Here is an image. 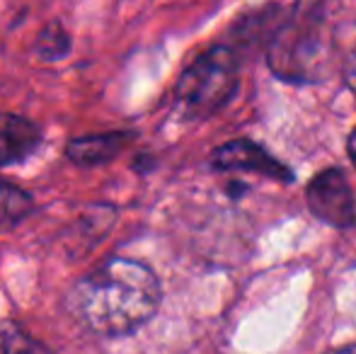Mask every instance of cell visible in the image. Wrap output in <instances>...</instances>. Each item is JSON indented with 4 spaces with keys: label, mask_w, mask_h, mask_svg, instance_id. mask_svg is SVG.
I'll return each instance as SVG.
<instances>
[{
    "label": "cell",
    "mask_w": 356,
    "mask_h": 354,
    "mask_svg": "<svg viewBox=\"0 0 356 354\" xmlns=\"http://www.w3.org/2000/svg\"><path fill=\"white\" fill-rule=\"evenodd\" d=\"M160 282L143 262L112 257L71 289L73 316L97 335L119 337L138 330L160 306Z\"/></svg>",
    "instance_id": "1"
},
{
    "label": "cell",
    "mask_w": 356,
    "mask_h": 354,
    "mask_svg": "<svg viewBox=\"0 0 356 354\" xmlns=\"http://www.w3.org/2000/svg\"><path fill=\"white\" fill-rule=\"evenodd\" d=\"M238 88V58L230 49L213 47L197 56L175 88V99L187 117H211Z\"/></svg>",
    "instance_id": "2"
},
{
    "label": "cell",
    "mask_w": 356,
    "mask_h": 354,
    "mask_svg": "<svg viewBox=\"0 0 356 354\" xmlns=\"http://www.w3.org/2000/svg\"><path fill=\"white\" fill-rule=\"evenodd\" d=\"M305 202L315 218L334 228H349L356 223V204L349 179L342 170L330 168L310 179Z\"/></svg>",
    "instance_id": "3"
},
{
    "label": "cell",
    "mask_w": 356,
    "mask_h": 354,
    "mask_svg": "<svg viewBox=\"0 0 356 354\" xmlns=\"http://www.w3.org/2000/svg\"><path fill=\"white\" fill-rule=\"evenodd\" d=\"M211 166L216 170H250V172H259V175H267L274 179H291L289 168L282 166L277 158H272L262 146L252 141H230L225 146L216 148L211 156Z\"/></svg>",
    "instance_id": "4"
},
{
    "label": "cell",
    "mask_w": 356,
    "mask_h": 354,
    "mask_svg": "<svg viewBox=\"0 0 356 354\" xmlns=\"http://www.w3.org/2000/svg\"><path fill=\"white\" fill-rule=\"evenodd\" d=\"M131 141V131L85 134V136H75L66 143V158L80 168H97L114 161Z\"/></svg>",
    "instance_id": "5"
},
{
    "label": "cell",
    "mask_w": 356,
    "mask_h": 354,
    "mask_svg": "<svg viewBox=\"0 0 356 354\" xmlns=\"http://www.w3.org/2000/svg\"><path fill=\"white\" fill-rule=\"evenodd\" d=\"M42 143V131L22 114L0 112V168L29 158Z\"/></svg>",
    "instance_id": "6"
},
{
    "label": "cell",
    "mask_w": 356,
    "mask_h": 354,
    "mask_svg": "<svg viewBox=\"0 0 356 354\" xmlns=\"http://www.w3.org/2000/svg\"><path fill=\"white\" fill-rule=\"evenodd\" d=\"M34 199L19 184L0 177V233L15 231L32 214Z\"/></svg>",
    "instance_id": "7"
},
{
    "label": "cell",
    "mask_w": 356,
    "mask_h": 354,
    "mask_svg": "<svg viewBox=\"0 0 356 354\" xmlns=\"http://www.w3.org/2000/svg\"><path fill=\"white\" fill-rule=\"evenodd\" d=\"M0 354H51L39 340L15 323L0 325Z\"/></svg>",
    "instance_id": "8"
},
{
    "label": "cell",
    "mask_w": 356,
    "mask_h": 354,
    "mask_svg": "<svg viewBox=\"0 0 356 354\" xmlns=\"http://www.w3.org/2000/svg\"><path fill=\"white\" fill-rule=\"evenodd\" d=\"M34 51H37V56L42 58V61H56V58H63L71 51V37H68V32L61 24L54 22L39 34Z\"/></svg>",
    "instance_id": "9"
},
{
    "label": "cell",
    "mask_w": 356,
    "mask_h": 354,
    "mask_svg": "<svg viewBox=\"0 0 356 354\" xmlns=\"http://www.w3.org/2000/svg\"><path fill=\"white\" fill-rule=\"evenodd\" d=\"M344 83H347L349 90L356 95V47L347 56V61H344Z\"/></svg>",
    "instance_id": "10"
},
{
    "label": "cell",
    "mask_w": 356,
    "mask_h": 354,
    "mask_svg": "<svg viewBox=\"0 0 356 354\" xmlns=\"http://www.w3.org/2000/svg\"><path fill=\"white\" fill-rule=\"evenodd\" d=\"M347 151H349V158H352L354 168H356V129L349 134V141H347Z\"/></svg>",
    "instance_id": "11"
},
{
    "label": "cell",
    "mask_w": 356,
    "mask_h": 354,
    "mask_svg": "<svg viewBox=\"0 0 356 354\" xmlns=\"http://www.w3.org/2000/svg\"><path fill=\"white\" fill-rule=\"evenodd\" d=\"M327 354H356V342H352V345H344V347H337V350H332Z\"/></svg>",
    "instance_id": "12"
}]
</instances>
